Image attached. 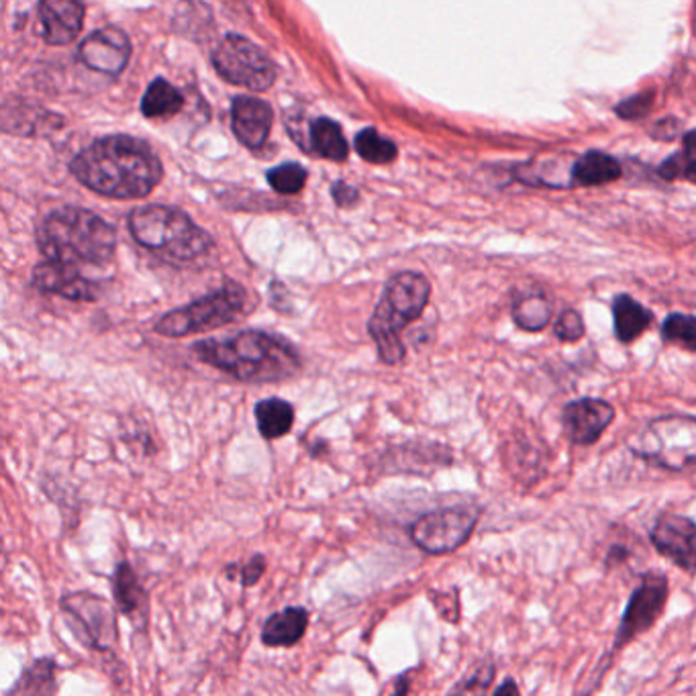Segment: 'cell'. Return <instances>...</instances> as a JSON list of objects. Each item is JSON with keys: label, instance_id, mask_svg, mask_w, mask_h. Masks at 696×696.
<instances>
[{"label": "cell", "instance_id": "obj_27", "mask_svg": "<svg viewBox=\"0 0 696 696\" xmlns=\"http://www.w3.org/2000/svg\"><path fill=\"white\" fill-rule=\"evenodd\" d=\"M356 152L360 153V158L366 162L379 164V166L393 164L394 160L398 158L396 143L391 141L388 137L382 136L374 127H368L356 136Z\"/></svg>", "mask_w": 696, "mask_h": 696}, {"label": "cell", "instance_id": "obj_5", "mask_svg": "<svg viewBox=\"0 0 696 696\" xmlns=\"http://www.w3.org/2000/svg\"><path fill=\"white\" fill-rule=\"evenodd\" d=\"M127 223L139 245L178 262L202 258L214 245L211 235L176 207H137Z\"/></svg>", "mask_w": 696, "mask_h": 696}, {"label": "cell", "instance_id": "obj_16", "mask_svg": "<svg viewBox=\"0 0 696 696\" xmlns=\"http://www.w3.org/2000/svg\"><path fill=\"white\" fill-rule=\"evenodd\" d=\"M31 285L39 292L58 294L68 301H96L98 290L78 268L56 262H42L31 272Z\"/></svg>", "mask_w": 696, "mask_h": 696}, {"label": "cell", "instance_id": "obj_19", "mask_svg": "<svg viewBox=\"0 0 696 696\" xmlns=\"http://www.w3.org/2000/svg\"><path fill=\"white\" fill-rule=\"evenodd\" d=\"M311 615L304 606H287L270 615L262 627V643L268 648H292L303 639Z\"/></svg>", "mask_w": 696, "mask_h": 696}, {"label": "cell", "instance_id": "obj_32", "mask_svg": "<svg viewBox=\"0 0 696 696\" xmlns=\"http://www.w3.org/2000/svg\"><path fill=\"white\" fill-rule=\"evenodd\" d=\"M554 332L560 337L561 341L572 344V341H578L584 335V321L575 309H566V311H561L560 317L556 321Z\"/></svg>", "mask_w": 696, "mask_h": 696}, {"label": "cell", "instance_id": "obj_30", "mask_svg": "<svg viewBox=\"0 0 696 696\" xmlns=\"http://www.w3.org/2000/svg\"><path fill=\"white\" fill-rule=\"evenodd\" d=\"M266 178H268V184L272 186L278 195L294 197V195H299L303 190L306 178H309V172H306V167L297 164V162H287V164H280V166L268 170Z\"/></svg>", "mask_w": 696, "mask_h": 696}, {"label": "cell", "instance_id": "obj_10", "mask_svg": "<svg viewBox=\"0 0 696 696\" xmlns=\"http://www.w3.org/2000/svg\"><path fill=\"white\" fill-rule=\"evenodd\" d=\"M668 599H670V582L666 572L650 570L641 576L639 584L629 594V601L623 611L619 629L613 639V648L623 650L634 643L637 637L653 629V625L664 617Z\"/></svg>", "mask_w": 696, "mask_h": 696}, {"label": "cell", "instance_id": "obj_3", "mask_svg": "<svg viewBox=\"0 0 696 696\" xmlns=\"http://www.w3.org/2000/svg\"><path fill=\"white\" fill-rule=\"evenodd\" d=\"M37 245L47 262L63 266H105L117 250L111 223L80 207L49 212L37 229Z\"/></svg>", "mask_w": 696, "mask_h": 696}, {"label": "cell", "instance_id": "obj_15", "mask_svg": "<svg viewBox=\"0 0 696 696\" xmlns=\"http://www.w3.org/2000/svg\"><path fill=\"white\" fill-rule=\"evenodd\" d=\"M274 111L262 98L235 96L231 103V127L237 141L247 150H259L266 146L272 131Z\"/></svg>", "mask_w": 696, "mask_h": 696}, {"label": "cell", "instance_id": "obj_21", "mask_svg": "<svg viewBox=\"0 0 696 696\" xmlns=\"http://www.w3.org/2000/svg\"><path fill=\"white\" fill-rule=\"evenodd\" d=\"M620 174L623 170L619 162L613 155L596 150L580 155V160L570 170V178L578 186H601L619 181Z\"/></svg>", "mask_w": 696, "mask_h": 696}, {"label": "cell", "instance_id": "obj_17", "mask_svg": "<svg viewBox=\"0 0 696 696\" xmlns=\"http://www.w3.org/2000/svg\"><path fill=\"white\" fill-rule=\"evenodd\" d=\"M44 39L49 46H68L84 25V4L74 0H44L37 4Z\"/></svg>", "mask_w": 696, "mask_h": 696}, {"label": "cell", "instance_id": "obj_31", "mask_svg": "<svg viewBox=\"0 0 696 696\" xmlns=\"http://www.w3.org/2000/svg\"><path fill=\"white\" fill-rule=\"evenodd\" d=\"M662 337L668 344L681 346L688 351H696V317L695 315H682L674 313L662 325Z\"/></svg>", "mask_w": 696, "mask_h": 696}, {"label": "cell", "instance_id": "obj_18", "mask_svg": "<svg viewBox=\"0 0 696 696\" xmlns=\"http://www.w3.org/2000/svg\"><path fill=\"white\" fill-rule=\"evenodd\" d=\"M113 596L119 613L136 625L137 631H143L150 620V596L127 561H121L113 575Z\"/></svg>", "mask_w": 696, "mask_h": 696}, {"label": "cell", "instance_id": "obj_35", "mask_svg": "<svg viewBox=\"0 0 696 696\" xmlns=\"http://www.w3.org/2000/svg\"><path fill=\"white\" fill-rule=\"evenodd\" d=\"M332 193H334L335 202L339 207H346V209L353 207L358 202V198H360V193L353 186H349L348 182L344 181L335 182L334 186H332Z\"/></svg>", "mask_w": 696, "mask_h": 696}, {"label": "cell", "instance_id": "obj_24", "mask_svg": "<svg viewBox=\"0 0 696 696\" xmlns=\"http://www.w3.org/2000/svg\"><path fill=\"white\" fill-rule=\"evenodd\" d=\"M552 301L544 290L519 292L513 299V318L523 332H542L552 318Z\"/></svg>", "mask_w": 696, "mask_h": 696}, {"label": "cell", "instance_id": "obj_33", "mask_svg": "<svg viewBox=\"0 0 696 696\" xmlns=\"http://www.w3.org/2000/svg\"><path fill=\"white\" fill-rule=\"evenodd\" d=\"M651 106H653V92H641L631 98H625L623 103L615 106V111L620 119L637 121L650 113Z\"/></svg>", "mask_w": 696, "mask_h": 696}, {"label": "cell", "instance_id": "obj_34", "mask_svg": "<svg viewBox=\"0 0 696 696\" xmlns=\"http://www.w3.org/2000/svg\"><path fill=\"white\" fill-rule=\"evenodd\" d=\"M240 570V582L243 587H256L259 582V578L266 572V558L262 554L252 556L250 560L245 561L243 566L237 568Z\"/></svg>", "mask_w": 696, "mask_h": 696}, {"label": "cell", "instance_id": "obj_38", "mask_svg": "<svg viewBox=\"0 0 696 696\" xmlns=\"http://www.w3.org/2000/svg\"><path fill=\"white\" fill-rule=\"evenodd\" d=\"M410 672H405V674H401L396 681L393 682V691H391V695L388 696H407L409 695L410 688Z\"/></svg>", "mask_w": 696, "mask_h": 696}, {"label": "cell", "instance_id": "obj_36", "mask_svg": "<svg viewBox=\"0 0 696 696\" xmlns=\"http://www.w3.org/2000/svg\"><path fill=\"white\" fill-rule=\"evenodd\" d=\"M631 558V547L627 544H611L606 549L605 568L606 570H613L617 566L627 564V560Z\"/></svg>", "mask_w": 696, "mask_h": 696}, {"label": "cell", "instance_id": "obj_28", "mask_svg": "<svg viewBox=\"0 0 696 696\" xmlns=\"http://www.w3.org/2000/svg\"><path fill=\"white\" fill-rule=\"evenodd\" d=\"M658 172L668 182L676 181V178L696 182V129L684 136L682 152L670 155Z\"/></svg>", "mask_w": 696, "mask_h": 696}, {"label": "cell", "instance_id": "obj_6", "mask_svg": "<svg viewBox=\"0 0 696 696\" xmlns=\"http://www.w3.org/2000/svg\"><path fill=\"white\" fill-rule=\"evenodd\" d=\"M631 452L653 468L696 474V417L664 415L639 433Z\"/></svg>", "mask_w": 696, "mask_h": 696}, {"label": "cell", "instance_id": "obj_12", "mask_svg": "<svg viewBox=\"0 0 696 696\" xmlns=\"http://www.w3.org/2000/svg\"><path fill=\"white\" fill-rule=\"evenodd\" d=\"M656 552L686 575H696V521L681 513H662L650 530Z\"/></svg>", "mask_w": 696, "mask_h": 696}, {"label": "cell", "instance_id": "obj_1", "mask_svg": "<svg viewBox=\"0 0 696 696\" xmlns=\"http://www.w3.org/2000/svg\"><path fill=\"white\" fill-rule=\"evenodd\" d=\"M77 181L92 193L111 198H143L164 176L150 143L131 136H106L92 141L70 164Z\"/></svg>", "mask_w": 696, "mask_h": 696}, {"label": "cell", "instance_id": "obj_4", "mask_svg": "<svg viewBox=\"0 0 696 696\" xmlns=\"http://www.w3.org/2000/svg\"><path fill=\"white\" fill-rule=\"evenodd\" d=\"M429 297L431 285L424 274H394L386 282L368 323V334L376 341L382 362L393 366L405 358L401 332L424 315Z\"/></svg>", "mask_w": 696, "mask_h": 696}, {"label": "cell", "instance_id": "obj_8", "mask_svg": "<svg viewBox=\"0 0 696 696\" xmlns=\"http://www.w3.org/2000/svg\"><path fill=\"white\" fill-rule=\"evenodd\" d=\"M480 507L450 504L427 511L410 523L413 544L429 556H445L468 542L480 521Z\"/></svg>", "mask_w": 696, "mask_h": 696}, {"label": "cell", "instance_id": "obj_2", "mask_svg": "<svg viewBox=\"0 0 696 696\" xmlns=\"http://www.w3.org/2000/svg\"><path fill=\"white\" fill-rule=\"evenodd\" d=\"M205 363L250 384L292 379L301 372V356L278 335L242 332L223 339H205L195 346Z\"/></svg>", "mask_w": 696, "mask_h": 696}, {"label": "cell", "instance_id": "obj_7", "mask_svg": "<svg viewBox=\"0 0 696 696\" xmlns=\"http://www.w3.org/2000/svg\"><path fill=\"white\" fill-rule=\"evenodd\" d=\"M245 306V288L228 282L195 303L181 306L155 323V334L186 337L214 327H223L240 317Z\"/></svg>", "mask_w": 696, "mask_h": 696}, {"label": "cell", "instance_id": "obj_22", "mask_svg": "<svg viewBox=\"0 0 696 696\" xmlns=\"http://www.w3.org/2000/svg\"><path fill=\"white\" fill-rule=\"evenodd\" d=\"M58 688V664L54 658H39L23 670L21 678L4 696H54Z\"/></svg>", "mask_w": 696, "mask_h": 696}, {"label": "cell", "instance_id": "obj_29", "mask_svg": "<svg viewBox=\"0 0 696 696\" xmlns=\"http://www.w3.org/2000/svg\"><path fill=\"white\" fill-rule=\"evenodd\" d=\"M495 678H497V662L492 658H486L472 668L468 674L448 693V696H486Z\"/></svg>", "mask_w": 696, "mask_h": 696}, {"label": "cell", "instance_id": "obj_23", "mask_svg": "<svg viewBox=\"0 0 696 696\" xmlns=\"http://www.w3.org/2000/svg\"><path fill=\"white\" fill-rule=\"evenodd\" d=\"M613 318H615V335L623 344L636 341L639 335L648 332L651 323V313L631 299L629 294H619L613 301Z\"/></svg>", "mask_w": 696, "mask_h": 696}, {"label": "cell", "instance_id": "obj_9", "mask_svg": "<svg viewBox=\"0 0 696 696\" xmlns=\"http://www.w3.org/2000/svg\"><path fill=\"white\" fill-rule=\"evenodd\" d=\"M211 61L217 74L229 84L245 86L250 91H268L278 77L270 56L237 33H229L219 42V46L212 49Z\"/></svg>", "mask_w": 696, "mask_h": 696}, {"label": "cell", "instance_id": "obj_20", "mask_svg": "<svg viewBox=\"0 0 696 696\" xmlns=\"http://www.w3.org/2000/svg\"><path fill=\"white\" fill-rule=\"evenodd\" d=\"M309 146L311 150L332 162H346L349 155L348 139L339 123L327 117H318L309 123Z\"/></svg>", "mask_w": 696, "mask_h": 696}, {"label": "cell", "instance_id": "obj_37", "mask_svg": "<svg viewBox=\"0 0 696 696\" xmlns=\"http://www.w3.org/2000/svg\"><path fill=\"white\" fill-rule=\"evenodd\" d=\"M492 696H521V691H519V684H517L515 678L507 676L504 681L500 682L499 688L495 691Z\"/></svg>", "mask_w": 696, "mask_h": 696}, {"label": "cell", "instance_id": "obj_11", "mask_svg": "<svg viewBox=\"0 0 696 696\" xmlns=\"http://www.w3.org/2000/svg\"><path fill=\"white\" fill-rule=\"evenodd\" d=\"M63 619L78 641L96 651H111L117 641V617L105 599L89 592H72L60 601Z\"/></svg>", "mask_w": 696, "mask_h": 696}, {"label": "cell", "instance_id": "obj_25", "mask_svg": "<svg viewBox=\"0 0 696 696\" xmlns=\"http://www.w3.org/2000/svg\"><path fill=\"white\" fill-rule=\"evenodd\" d=\"M256 424L262 438H285L294 425V409L282 398H266L256 407Z\"/></svg>", "mask_w": 696, "mask_h": 696}, {"label": "cell", "instance_id": "obj_14", "mask_svg": "<svg viewBox=\"0 0 696 696\" xmlns=\"http://www.w3.org/2000/svg\"><path fill=\"white\" fill-rule=\"evenodd\" d=\"M615 409L603 398H578L561 410L564 436L575 445H592L613 424Z\"/></svg>", "mask_w": 696, "mask_h": 696}, {"label": "cell", "instance_id": "obj_13", "mask_svg": "<svg viewBox=\"0 0 696 696\" xmlns=\"http://www.w3.org/2000/svg\"><path fill=\"white\" fill-rule=\"evenodd\" d=\"M131 58V42L117 27L94 31L78 46V60L94 72L119 77Z\"/></svg>", "mask_w": 696, "mask_h": 696}, {"label": "cell", "instance_id": "obj_26", "mask_svg": "<svg viewBox=\"0 0 696 696\" xmlns=\"http://www.w3.org/2000/svg\"><path fill=\"white\" fill-rule=\"evenodd\" d=\"M184 98L164 78H155L141 98V113L148 119H164L181 113Z\"/></svg>", "mask_w": 696, "mask_h": 696}]
</instances>
